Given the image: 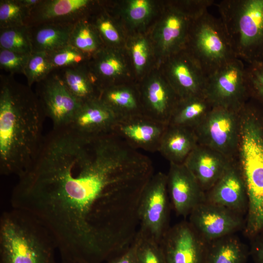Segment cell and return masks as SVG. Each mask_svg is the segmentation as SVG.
<instances>
[{
    "label": "cell",
    "mask_w": 263,
    "mask_h": 263,
    "mask_svg": "<svg viewBox=\"0 0 263 263\" xmlns=\"http://www.w3.org/2000/svg\"><path fill=\"white\" fill-rule=\"evenodd\" d=\"M142 174L136 151L115 135L64 130L44 142L12 204L47 228L62 261L93 263L132 220Z\"/></svg>",
    "instance_id": "1"
},
{
    "label": "cell",
    "mask_w": 263,
    "mask_h": 263,
    "mask_svg": "<svg viewBox=\"0 0 263 263\" xmlns=\"http://www.w3.org/2000/svg\"><path fill=\"white\" fill-rule=\"evenodd\" d=\"M12 75L0 76V173L19 177L35 160L46 116L36 93Z\"/></svg>",
    "instance_id": "2"
},
{
    "label": "cell",
    "mask_w": 263,
    "mask_h": 263,
    "mask_svg": "<svg viewBox=\"0 0 263 263\" xmlns=\"http://www.w3.org/2000/svg\"><path fill=\"white\" fill-rule=\"evenodd\" d=\"M56 240L47 228L30 213L17 208L0 219V263H58Z\"/></svg>",
    "instance_id": "3"
},
{
    "label": "cell",
    "mask_w": 263,
    "mask_h": 263,
    "mask_svg": "<svg viewBox=\"0 0 263 263\" xmlns=\"http://www.w3.org/2000/svg\"><path fill=\"white\" fill-rule=\"evenodd\" d=\"M240 115L237 155L247 196L245 221L249 228L261 231L263 230V111L246 103Z\"/></svg>",
    "instance_id": "4"
},
{
    "label": "cell",
    "mask_w": 263,
    "mask_h": 263,
    "mask_svg": "<svg viewBox=\"0 0 263 263\" xmlns=\"http://www.w3.org/2000/svg\"><path fill=\"white\" fill-rule=\"evenodd\" d=\"M235 57L263 64V0H223L215 4Z\"/></svg>",
    "instance_id": "5"
},
{
    "label": "cell",
    "mask_w": 263,
    "mask_h": 263,
    "mask_svg": "<svg viewBox=\"0 0 263 263\" xmlns=\"http://www.w3.org/2000/svg\"><path fill=\"white\" fill-rule=\"evenodd\" d=\"M182 50L207 77L236 58L221 19L211 15L208 10L192 20Z\"/></svg>",
    "instance_id": "6"
},
{
    "label": "cell",
    "mask_w": 263,
    "mask_h": 263,
    "mask_svg": "<svg viewBox=\"0 0 263 263\" xmlns=\"http://www.w3.org/2000/svg\"><path fill=\"white\" fill-rule=\"evenodd\" d=\"M204 95L213 107L239 112L250 96L243 61L234 58L208 75Z\"/></svg>",
    "instance_id": "7"
},
{
    "label": "cell",
    "mask_w": 263,
    "mask_h": 263,
    "mask_svg": "<svg viewBox=\"0 0 263 263\" xmlns=\"http://www.w3.org/2000/svg\"><path fill=\"white\" fill-rule=\"evenodd\" d=\"M169 199L167 174L154 173L140 200L138 233L159 244L169 228Z\"/></svg>",
    "instance_id": "8"
},
{
    "label": "cell",
    "mask_w": 263,
    "mask_h": 263,
    "mask_svg": "<svg viewBox=\"0 0 263 263\" xmlns=\"http://www.w3.org/2000/svg\"><path fill=\"white\" fill-rule=\"evenodd\" d=\"M240 112L213 107L194 130L198 144L235 159L240 141Z\"/></svg>",
    "instance_id": "9"
},
{
    "label": "cell",
    "mask_w": 263,
    "mask_h": 263,
    "mask_svg": "<svg viewBox=\"0 0 263 263\" xmlns=\"http://www.w3.org/2000/svg\"><path fill=\"white\" fill-rule=\"evenodd\" d=\"M36 94L53 129L69 126L82 103L68 91L55 71L37 83Z\"/></svg>",
    "instance_id": "10"
},
{
    "label": "cell",
    "mask_w": 263,
    "mask_h": 263,
    "mask_svg": "<svg viewBox=\"0 0 263 263\" xmlns=\"http://www.w3.org/2000/svg\"><path fill=\"white\" fill-rule=\"evenodd\" d=\"M244 222L242 216L205 201L192 211L189 223L207 244L244 228Z\"/></svg>",
    "instance_id": "11"
},
{
    "label": "cell",
    "mask_w": 263,
    "mask_h": 263,
    "mask_svg": "<svg viewBox=\"0 0 263 263\" xmlns=\"http://www.w3.org/2000/svg\"><path fill=\"white\" fill-rule=\"evenodd\" d=\"M160 244L166 263H206L207 244L189 222L169 228Z\"/></svg>",
    "instance_id": "12"
},
{
    "label": "cell",
    "mask_w": 263,
    "mask_h": 263,
    "mask_svg": "<svg viewBox=\"0 0 263 263\" xmlns=\"http://www.w3.org/2000/svg\"><path fill=\"white\" fill-rule=\"evenodd\" d=\"M169 164L167 174L169 199L176 214L186 217L206 201V192L184 164Z\"/></svg>",
    "instance_id": "13"
},
{
    "label": "cell",
    "mask_w": 263,
    "mask_h": 263,
    "mask_svg": "<svg viewBox=\"0 0 263 263\" xmlns=\"http://www.w3.org/2000/svg\"><path fill=\"white\" fill-rule=\"evenodd\" d=\"M168 125L139 114L118 119L113 133L135 150L154 152L158 151Z\"/></svg>",
    "instance_id": "14"
},
{
    "label": "cell",
    "mask_w": 263,
    "mask_h": 263,
    "mask_svg": "<svg viewBox=\"0 0 263 263\" xmlns=\"http://www.w3.org/2000/svg\"><path fill=\"white\" fill-rule=\"evenodd\" d=\"M206 201L246 215V187L238 163L233 159L214 186L206 193Z\"/></svg>",
    "instance_id": "15"
},
{
    "label": "cell",
    "mask_w": 263,
    "mask_h": 263,
    "mask_svg": "<svg viewBox=\"0 0 263 263\" xmlns=\"http://www.w3.org/2000/svg\"><path fill=\"white\" fill-rule=\"evenodd\" d=\"M168 81L180 99L204 95L207 76L184 51L171 56Z\"/></svg>",
    "instance_id": "16"
},
{
    "label": "cell",
    "mask_w": 263,
    "mask_h": 263,
    "mask_svg": "<svg viewBox=\"0 0 263 263\" xmlns=\"http://www.w3.org/2000/svg\"><path fill=\"white\" fill-rule=\"evenodd\" d=\"M93 3L88 0H41L31 12L27 26L45 23L74 24L89 17Z\"/></svg>",
    "instance_id": "17"
},
{
    "label": "cell",
    "mask_w": 263,
    "mask_h": 263,
    "mask_svg": "<svg viewBox=\"0 0 263 263\" xmlns=\"http://www.w3.org/2000/svg\"><path fill=\"white\" fill-rule=\"evenodd\" d=\"M118 118L99 98L82 103L68 126L77 132L89 136H99L113 133Z\"/></svg>",
    "instance_id": "18"
},
{
    "label": "cell",
    "mask_w": 263,
    "mask_h": 263,
    "mask_svg": "<svg viewBox=\"0 0 263 263\" xmlns=\"http://www.w3.org/2000/svg\"><path fill=\"white\" fill-rule=\"evenodd\" d=\"M233 159L198 144L184 164L206 193L219 180Z\"/></svg>",
    "instance_id": "19"
},
{
    "label": "cell",
    "mask_w": 263,
    "mask_h": 263,
    "mask_svg": "<svg viewBox=\"0 0 263 263\" xmlns=\"http://www.w3.org/2000/svg\"><path fill=\"white\" fill-rule=\"evenodd\" d=\"M140 97L143 114L167 125L180 99L168 81L160 78L145 83Z\"/></svg>",
    "instance_id": "20"
},
{
    "label": "cell",
    "mask_w": 263,
    "mask_h": 263,
    "mask_svg": "<svg viewBox=\"0 0 263 263\" xmlns=\"http://www.w3.org/2000/svg\"><path fill=\"white\" fill-rule=\"evenodd\" d=\"M169 10L163 21L159 38L163 50L171 56L183 49L190 24L194 19L183 6H173Z\"/></svg>",
    "instance_id": "21"
},
{
    "label": "cell",
    "mask_w": 263,
    "mask_h": 263,
    "mask_svg": "<svg viewBox=\"0 0 263 263\" xmlns=\"http://www.w3.org/2000/svg\"><path fill=\"white\" fill-rule=\"evenodd\" d=\"M198 144L194 130L168 125L158 151L169 163L183 164Z\"/></svg>",
    "instance_id": "22"
},
{
    "label": "cell",
    "mask_w": 263,
    "mask_h": 263,
    "mask_svg": "<svg viewBox=\"0 0 263 263\" xmlns=\"http://www.w3.org/2000/svg\"><path fill=\"white\" fill-rule=\"evenodd\" d=\"M55 71L68 91L81 102L99 98L100 89L87 63Z\"/></svg>",
    "instance_id": "23"
},
{
    "label": "cell",
    "mask_w": 263,
    "mask_h": 263,
    "mask_svg": "<svg viewBox=\"0 0 263 263\" xmlns=\"http://www.w3.org/2000/svg\"><path fill=\"white\" fill-rule=\"evenodd\" d=\"M73 25L45 23L29 26L32 53H49L68 44Z\"/></svg>",
    "instance_id": "24"
},
{
    "label": "cell",
    "mask_w": 263,
    "mask_h": 263,
    "mask_svg": "<svg viewBox=\"0 0 263 263\" xmlns=\"http://www.w3.org/2000/svg\"><path fill=\"white\" fill-rule=\"evenodd\" d=\"M126 87L111 85L101 91L99 98L118 119L143 114L140 96Z\"/></svg>",
    "instance_id": "25"
},
{
    "label": "cell",
    "mask_w": 263,
    "mask_h": 263,
    "mask_svg": "<svg viewBox=\"0 0 263 263\" xmlns=\"http://www.w3.org/2000/svg\"><path fill=\"white\" fill-rule=\"evenodd\" d=\"M212 108L205 95L180 99L168 125L194 130Z\"/></svg>",
    "instance_id": "26"
},
{
    "label": "cell",
    "mask_w": 263,
    "mask_h": 263,
    "mask_svg": "<svg viewBox=\"0 0 263 263\" xmlns=\"http://www.w3.org/2000/svg\"><path fill=\"white\" fill-rule=\"evenodd\" d=\"M249 255L246 246L233 234L207 244L206 263H245Z\"/></svg>",
    "instance_id": "27"
},
{
    "label": "cell",
    "mask_w": 263,
    "mask_h": 263,
    "mask_svg": "<svg viewBox=\"0 0 263 263\" xmlns=\"http://www.w3.org/2000/svg\"><path fill=\"white\" fill-rule=\"evenodd\" d=\"M68 44L90 58L102 48V41L89 17L79 20L72 27Z\"/></svg>",
    "instance_id": "28"
},
{
    "label": "cell",
    "mask_w": 263,
    "mask_h": 263,
    "mask_svg": "<svg viewBox=\"0 0 263 263\" xmlns=\"http://www.w3.org/2000/svg\"><path fill=\"white\" fill-rule=\"evenodd\" d=\"M0 48L31 54L32 47L28 26L0 29Z\"/></svg>",
    "instance_id": "29"
},
{
    "label": "cell",
    "mask_w": 263,
    "mask_h": 263,
    "mask_svg": "<svg viewBox=\"0 0 263 263\" xmlns=\"http://www.w3.org/2000/svg\"><path fill=\"white\" fill-rule=\"evenodd\" d=\"M30 13L21 0H0V29L27 26Z\"/></svg>",
    "instance_id": "30"
},
{
    "label": "cell",
    "mask_w": 263,
    "mask_h": 263,
    "mask_svg": "<svg viewBox=\"0 0 263 263\" xmlns=\"http://www.w3.org/2000/svg\"><path fill=\"white\" fill-rule=\"evenodd\" d=\"M47 53L54 70L81 65L87 63L90 59L88 56L69 44Z\"/></svg>",
    "instance_id": "31"
},
{
    "label": "cell",
    "mask_w": 263,
    "mask_h": 263,
    "mask_svg": "<svg viewBox=\"0 0 263 263\" xmlns=\"http://www.w3.org/2000/svg\"><path fill=\"white\" fill-rule=\"evenodd\" d=\"M54 69L46 52H33L31 54L24 70L27 85L31 87L47 77Z\"/></svg>",
    "instance_id": "32"
},
{
    "label": "cell",
    "mask_w": 263,
    "mask_h": 263,
    "mask_svg": "<svg viewBox=\"0 0 263 263\" xmlns=\"http://www.w3.org/2000/svg\"><path fill=\"white\" fill-rule=\"evenodd\" d=\"M134 243L137 263H166L160 244L138 232Z\"/></svg>",
    "instance_id": "33"
},
{
    "label": "cell",
    "mask_w": 263,
    "mask_h": 263,
    "mask_svg": "<svg viewBox=\"0 0 263 263\" xmlns=\"http://www.w3.org/2000/svg\"><path fill=\"white\" fill-rule=\"evenodd\" d=\"M30 55L0 48V69L10 75L15 74H23Z\"/></svg>",
    "instance_id": "34"
},
{
    "label": "cell",
    "mask_w": 263,
    "mask_h": 263,
    "mask_svg": "<svg viewBox=\"0 0 263 263\" xmlns=\"http://www.w3.org/2000/svg\"><path fill=\"white\" fill-rule=\"evenodd\" d=\"M246 75L249 96L263 106V64L248 65Z\"/></svg>",
    "instance_id": "35"
},
{
    "label": "cell",
    "mask_w": 263,
    "mask_h": 263,
    "mask_svg": "<svg viewBox=\"0 0 263 263\" xmlns=\"http://www.w3.org/2000/svg\"><path fill=\"white\" fill-rule=\"evenodd\" d=\"M102 42L114 43L119 41V34L112 20L107 16L101 15L92 22Z\"/></svg>",
    "instance_id": "36"
},
{
    "label": "cell",
    "mask_w": 263,
    "mask_h": 263,
    "mask_svg": "<svg viewBox=\"0 0 263 263\" xmlns=\"http://www.w3.org/2000/svg\"><path fill=\"white\" fill-rule=\"evenodd\" d=\"M151 6L146 0H135L132 1L128 9V14L130 19L134 22H140L144 20L150 14Z\"/></svg>",
    "instance_id": "37"
},
{
    "label": "cell",
    "mask_w": 263,
    "mask_h": 263,
    "mask_svg": "<svg viewBox=\"0 0 263 263\" xmlns=\"http://www.w3.org/2000/svg\"><path fill=\"white\" fill-rule=\"evenodd\" d=\"M148 48L146 41L140 39L132 47V56L135 66L138 71L145 65L148 58Z\"/></svg>",
    "instance_id": "38"
},
{
    "label": "cell",
    "mask_w": 263,
    "mask_h": 263,
    "mask_svg": "<svg viewBox=\"0 0 263 263\" xmlns=\"http://www.w3.org/2000/svg\"><path fill=\"white\" fill-rule=\"evenodd\" d=\"M103 263H137L134 242L128 247L110 257Z\"/></svg>",
    "instance_id": "39"
},
{
    "label": "cell",
    "mask_w": 263,
    "mask_h": 263,
    "mask_svg": "<svg viewBox=\"0 0 263 263\" xmlns=\"http://www.w3.org/2000/svg\"><path fill=\"white\" fill-rule=\"evenodd\" d=\"M251 240L250 255L255 263H263V232Z\"/></svg>",
    "instance_id": "40"
},
{
    "label": "cell",
    "mask_w": 263,
    "mask_h": 263,
    "mask_svg": "<svg viewBox=\"0 0 263 263\" xmlns=\"http://www.w3.org/2000/svg\"><path fill=\"white\" fill-rule=\"evenodd\" d=\"M41 0H21L22 4L32 11L40 2Z\"/></svg>",
    "instance_id": "41"
},
{
    "label": "cell",
    "mask_w": 263,
    "mask_h": 263,
    "mask_svg": "<svg viewBox=\"0 0 263 263\" xmlns=\"http://www.w3.org/2000/svg\"><path fill=\"white\" fill-rule=\"evenodd\" d=\"M60 263H74L65 262L61 261V262Z\"/></svg>",
    "instance_id": "42"
}]
</instances>
